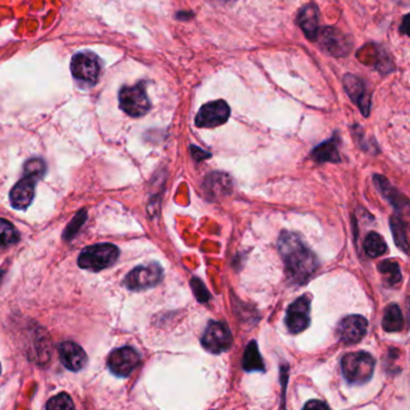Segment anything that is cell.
Wrapping results in <instances>:
<instances>
[{"instance_id": "1", "label": "cell", "mask_w": 410, "mask_h": 410, "mask_svg": "<svg viewBox=\"0 0 410 410\" xmlns=\"http://www.w3.org/2000/svg\"><path fill=\"white\" fill-rule=\"evenodd\" d=\"M279 251L289 279L296 284H305L318 269V259L300 235L284 230L279 239Z\"/></svg>"}, {"instance_id": "2", "label": "cell", "mask_w": 410, "mask_h": 410, "mask_svg": "<svg viewBox=\"0 0 410 410\" xmlns=\"http://www.w3.org/2000/svg\"><path fill=\"white\" fill-rule=\"evenodd\" d=\"M374 367L376 360L371 354L364 352L349 353L342 359V372L350 384L367 383L372 378Z\"/></svg>"}, {"instance_id": "3", "label": "cell", "mask_w": 410, "mask_h": 410, "mask_svg": "<svg viewBox=\"0 0 410 410\" xmlns=\"http://www.w3.org/2000/svg\"><path fill=\"white\" fill-rule=\"evenodd\" d=\"M119 258V249L112 244H96L88 246L82 251L78 257L80 268L100 271L109 268Z\"/></svg>"}, {"instance_id": "4", "label": "cell", "mask_w": 410, "mask_h": 410, "mask_svg": "<svg viewBox=\"0 0 410 410\" xmlns=\"http://www.w3.org/2000/svg\"><path fill=\"white\" fill-rule=\"evenodd\" d=\"M119 106L126 114L134 118L146 115L150 109L144 82L134 87H123L119 92Z\"/></svg>"}, {"instance_id": "5", "label": "cell", "mask_w": 410, "mask_h": 410, "mask_svg": "<svg viewBox=\"0 0 410 410\" xmlns=\"http://www.w3.org/2000/svg\"><path fill=\"white\" fill-rule=\"evenodd\" d=\"M71 72L75 80L87 85H96L101 72L100 60L92 52H81L73 55Z\"/></svg>"}, {"instance_id": "6", "label": "cell", "mask_w": 410, "mask_h": 410, "mask_svg": "<svg viewBox=\"0 0 410 410\" xmlns=\"http://www.w3.org/2000/svg\"><path fill=\"white\" fill-rule=\"evenodd\" d=\"M163 277V270L158 263L139 265L134 268L125 279V284L131 291H144L155 287Z\"/></svg>"}, {"instance_id": "7", "label": "cell", "mask_w": 410, "mask_h": 410, "mask_svg": "<svg viewBox=\"0 0 410 410\" xmlns=\"http://www.w3.org/2000/svg\"><path fill=\"white\" fill-rule=\"evenodd\" d=\"M233 336L230 328L222 322H210L205 329L202 345L207 352L212 354L223 353L230 348Z\"/></svg>"}, {"instance_id": "8", "label": "cell", "mask_w": 410, "mask_h": 410, "mask_svg": "<svg viewBox=\"0 0 410 410\" xmlns=\"http://www.w3.org/2000/svg\"><path fill=\"white\" fill-rule=\"evenodd\" d=\"M139 354L131 347L115 349L108 357V368L117 377H129L139 364Z\"/></svg>"}, {"instance_id": "9", "label": "cell", "mask_w": 410, "mask_h": 410, "mask_svg": "<svg viewBox=\"0 0 410 410\" xmlns=\"http://www.w3.org/2000/svg\"><path fill=\"white\" fill-rule=\"evenodd\" d=\"M311 300L308 296H301L288 307L286 325L291 334H299L306 330L311 322Z\"/></svg>"}, {"instance_id": "10", "label": "cell", "mask_w": 410, "mask_h": 410, "mask_svg": "<svg viewBox=\"0 0 410 410\" xmlns=\"http://www.w3.org/2000/svg\"><path fill=\"white\" fill-rule=\"evenodd\" d=\"M230 106L227 104V102L223 100L212 101L200 108L195 123L198 127L212 129V127L221 126L222 124L226 123L230 118Z\"/></svg>"}, {"instance_id": "11", "label": "cell", "mask_w": 410, "mask_h": 410, "mask_svg": "<svg viewBox=\"0 0 410 410\" xmlns=\"http://www.w3.org/2000/svg\"><path fill=\"white\" fill-rule=\"evenodd\" d=\"M367 319L362 315H348L338 324V338L345 345H355L367 333Z\"/></svg>"}, {"instance_id": "12", "label": "cell", "mask_w": 410, "mask_h": 410, "mask_svg": "<svg viewBox=\"0 0 410 410\" xmlns=\"http://www.w3.org/2000/svg\"><path fill=\"white\" fill-rule=\"evenodd\" d=\"M40 180L38 177L24 174L23 178L12 188L10 202L17 210H26L34 200L35 185Z\"/></svg>"}, {"instance_id": "13", "label": "cell", "mask_w": 410, "mask_h": 410, "mask_svg": "<svg viewBox=\"0 0 410 410\" xmlns=\"http://www.w3.org/2000/svg\"><path fill=\"white\" fill-rule=\"evenodd\" d=\"M58 353L62 364L72 372H80L88 362L85 350L75 342H63L58 345Z\"/></svg>"}, {"instance_id": "14", "label": "cell", "mask_w": 410, "mask_h": 410, "mask_svg": "<svg viewBox=\"0 0 410 410\" xmlns=\"http://www.w3.org/2000/svg\"><path fill=\"white\" fill-rule=\"evenodd\" d=\"M343 85L349 97L360 108L361 113L368 117L371 109V94L367 92L362 80L353 75H345Z\"/></svg>"}, {"instance_id": "15", "label": "cell", "mask_w": 410, "mask_h": 410, "mask_svg": "<svg viewBox=\"0 0 410 410\" xmlns=\"http://www.w3.org/2000/svg\"><path fill=\"white\" fill-rule=\"evenodd\" d=\"M320 43L324 48L335 57H343L348 53L349 48H350L345 35L336 28L333 27L323 29L320 33Z\"/></svg>"}, {"instance_id": "16", "label": "cell", "mask_w": 410, "mask_h": 410, "mask_svg": "<svg viewBox=\"0 0 410 410\" xmlns=\"http://www.w3.org/2000/svg\"><path fill=\"white\" fill-rule=\"evenodd\" d=\"M298 24L308 40L315 41L319 35V11L315 4H308L301 9L298 16Z\"/></svg>"}, {"instance_id": "17", "label": "cell", "mask_w": 410, "mask_h": 410, "mask_svg": "<svg viewBox=\"0 0 410 410\" xmlns=\"http://www.w3.org/2000/svg\"><path fill=\"white\" fill-rule=\"evenodd\" d=\"M374 183H376L377 188H379V191L383 193V196L392 203V207H395L396 210L410 211L409 200H406V197H403V195H401L395 188H392L385 178L382 177V176H376Z\"/></svg>"}, {"instance_id": "18", "label": "cell", "mask_w": 410, "mask_h": 410, "mask_svg": "<svg viewBox=\"0 0 410 410\" xmlns=\"http://www.w3.org/2000/svg\"><path fill=\"white\" fill-rule=\"evenodd\" d=\"M242 367L246 372H264L265 366L263 357H261L259 349L256 342H249L244 352Z\"/></svg>"}, {"instance_id": "19", "label": "cell", "mask_w": 410, "mask_h": 410, "mask_svg": "<svg viewBox=\"0 0 410 410\" xmlns=\"http://www.w3.org/2000/svg\"><path fill=\"white\" fill-rule=\"evenodd\" d=\"M312 158L315 161L320 162H340V153H338V137H333V139L324 142L320 146H317L313 151H312Z\"/></svg>"}, {"instance_id": "20", "label": "cell", "mask_w": 410, "mask_h": 410, "mask_svg": "<svg viewBox=\"0 0 410 410\" xmlns=\"http://www.w3.org/2000/svg\"><path fill=\"white\" fill-rule=\"evenodd\" d=\"M382 325L387 333H397V331L402 330L403 315L399 305L392 303L385 308Z\"/></svg>"}, {"instance_id": "21", "label": "cell", "mask_w": 410, "mask_h": 410, "mask_svg": "<svg viewBox=\"0 0 410 410\" xmlns=\"http://www.w3.org/2000/svg\"><path fill=\"white\" fill-rule=\"evenodd\" d=\"M365 252L371 258H378L387 253V246L384 239L376 232H371L366 235L364 242Z\"/></svg>"}, {"instance_id": "22", "label": "cell", "mask_w": 410, "mask_h": 410, "mask_svg": "<svg viewBox=\"0 0 410 410\" xmlns=\"http://www.w3.org/2000/svg\"><path fill=\"white\" fill-rule=\"evenodd\" d=\"M19 242L18 230L6 220L0 219V249H8Z\"/></svg>"}, {"instance_id": "23", "label": "cell", "mask_w": 410, "mask_h": 410, "mask_svg": "<svg viewBox=\"0 0 410 410\" xmlns=\"http://www.w3.org/2000/svg\"><path fill=\"white\" fill-rule=\"evenodd\" d=\"M378 270L383 275L384 280L390 286H395L402 280L399 265L396 261H383L378 265Z\"/></svg>"}, {"instance_id": "24", "label": "cell", "mask_w": 410, "mask_h": 410, "mask_svg": "<svg viewBox=\"0 0 410 410\" xmlns=\"http://www.w3.org/2000/svg\"><path fill=\"white\" fill-rule=\"evenodd\" d=\"M390 227H392V232L394 234V240L399 249H402L404 252H409V244L406 240V227L402 220L397 217V216H392L390 219Z\"/></svg>"}, {"instance_id": "25", "label": "cell", "mask_w": 410, "mask_h": 410, "mask_svg": "<svg viewBox=\"0 0 410 410\" xmlns=\"http://www.w3.org/2000/svg\"><path fill=\"white\" fill-rule=\"evenodd\" d=\"M47 410H76L71 397L65 392H60L47 402Z\"/></svg>"}, {"instance_id": "26", "label": "cell", "mask_w": 410, "mask_h": 410, "mask_svg": "<svg viewBox=\"0 0 410 410\" xmlns=\"http://www.w3.org/2000/svg\"><path fill=\"white\" fill-rule=\"evenodd\" d=\"M87 220V211L81 210L75 216V219L71 221L65 232H64V239L65 240H71V239L78 233V230H81L83 223Z\"/></svg>"}, {"instance_id": "27", "label": "cell", "mask_w": 410, "mask_h": 410, "mask_svg": "<svg viewBox=\"0 0 410 410\" xmlns=\"http://www.w3.org/2000/svg\"><path fill=\"white\" fill-rule=\"evenodd\" d=\"M45 173H46V165L41 158H31L24 165V174L34 176L41 179L45 176Z\"/></svg>"}, {"instance_id": "28", "label": "cell", "mask_w": 410, "mask_h": 410, "mask_svg": "<svg viewBox=\"0 0 410 410\" xmlns=\"http://www.w3.org/2000/svg\"><path fill=\"white\" fill-rule=\"evenodd\" d=\"M191 287L192 291L195 293V296L200 303H207V300L210 299V294H209L205 284L200 279L193 277L191 280Z\"/></svg>"}, {"instance_id": "29", "label": "cell", "mask_w": 410, "mask_h": 410, "mask_svg": "<svg viewBox=\"0 0 410 410\" xmlns=\"http://www.w3.org/2000/svg\"><path fill=\"white\" fill-rule=\"evenodd\" d=\"M303 410H330L329 406H326L325 403L318 399H312L310 402H307L303 406Z\"/></svg>"}, {"instance_id": "30", "label": "cell", "mask_w": 410, "mask_h": 410, "mask_svg": "<svg viewBox=\"0 0 410 410\" xmlns=\"http://www.w3.org/2000/svg\"><path fill=\"white\" fill-rule=\"evenodd\" d=\"M399 31H401L403 35H406V36H409L410 38V14L403 17L402 24H401Z\"/></svg>"}, {"instance_id": "31", "label": "cell", "mask_w": 410, "mask_h": 410, "mask_svg": "<svg viewBox=\"0 0 410 410\" xmlns=\"http://www.w3.org/2000/svg\"><path fill=\"white\" fill-rule=\"evenodd\" d=\"M192 151H193V156H195L197 161H200V156H202V160H203V158H209V156H210V153H205L204 150H200V148H197V146L196 148L192 146Z\"/></svg>"}, {"instance_id": "32", "label": "cell", "mask_w": 410, "mask_h": 410, "mask_svg": "<svg viewBox=\"0 0 410 410\" xmlns=\"http://www.w3.org/2000/svg\"><path fill=\"white\" fill-rule=\"evenodd\" d=\"M0 373H1V365H0Z\"/></svg>"}]
</instances>
